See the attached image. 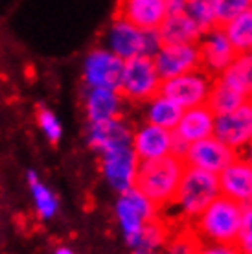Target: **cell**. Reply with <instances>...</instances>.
Instances as JSON below:
<instances>
[{"mask_svg": "<svg viewBox=\"0 0 252 254\" xmlns=\"http://www.w3.org/2000/svg\"><path fill=\"white\" fill-rule=\"evenodd\" d=\"M219 195L221 191L217 175L186 166L175 197L164 210H173V216L179 221L191 223Z\"/></svg>", "mask_w": 252, "mask_h": 254, "instance_id": "cell-1", "label": "cell"}, {"mask_svg": "<svg viewBox=\"0 0 252 254\" xmlns=\"http://www.w3.org/2000/svg\"><path fill=\"white\" fill-rule=\"evenodd\" d=\"M184 168L186 164L179 155H166L162 159L144 160L138 166L134 188H138L158 208L164 210L175 197Z\"/></svg>", "mask_w": 252, "mask_h": 254, "instance_id": "cell-2", "label": "cell"}, {"mask_svg": "<svg viewBox=\"0 0 252 254\" xmlns=\"http://www.w3.org/2000/svg\"><path fill=\"white\" fill-rule=\"evenodd\" d=\"M241 223V204L219 195L189 223L201 243H234Z\"/></svg>", "mask_w": 252, "mask_h": 254, "instance_id": "cell-3", "label": "cell"}, {"mask_svg": "<svg viewBox=\"0 0 252 254\" xmlns=\"http://www.w3.org/2000/svg\"><path fill=\"white\" fill-rule=\"evenodd\" d=\"M105 41H107V50H111L114 56H118L124 61L138 56L153 58L162 46L157 30H142L118 17H114Z\"/></svg>", "mask_w": 252, "mask_h": 254, "instance_id": "cell-4", "label": "cell"}, {"mask_svg": "<svg viewBox=\"0 0 252 254\" xmlns=\"http://www.w3.org/2000/svg\"><path fill=\"white\" fill-rule=\"evenodd\" d=\"M162 79L158 76L153 58L138 56V58L127 59L124 63V72L118 85L124 100L134 103H145L153 96L160 92Z\"/></svg>", "mask_w": 252, "mask_h": 254, "instance_id": "cell-5", "label": "cell"}, {"mask_svg": "<svg viewBox=\"0 0 252 254\" xmlns=\"http://www.w3.org/2000/svg\"><path fill=\"white\" fill-rule=\"evenodd\" d=\"M114 210H116V219H118V225L127 243H131L136 238L145 223L157 219L162 214V210L138 188H131L120 193Z\"/></svg>", "mask_w": 252, "mask_h": 254, "instance_id": "cell-6", "label": "cell"}, {"mask_svg": "<svg viewBox=\"0 0 252 254\" xmlns=\"http://www.w3.org/2000/svg\"><path fill=\"white\" fill-rule=\"evenodd\" d=\"M212 83H214V77L208 72L197 68L183 76L164 79L160 85V92L184 111V109L206 105Z\"/></svg>", "mask_w": 252, "mask_h": 254, "instance_id": "cell-7", "label": "cell"}, {"mask_svg": "<svg viewBox=\"0 0 252 254\" xmlns=\"http://www.w3.org/2000/svg\"><path fill=\"white\" fill-rule=\"evenodd\" d=\"M140 160L131 144L113 147L101 153V172L111 188L118 193L131 190L136 185Z\"/></svg>", "mask_w": 252, "mask_h": 254, "instance_id": "cell-8", "label": "cell"}, {"mask_svg": "<svg viewBox=\"0 0 252 254\" xmlns=\"http://www.w3.org/2000/svg\"><path fill=\"white\" fill-rule=\"evenodd\" d=\"M236 155L238 153L234 151L232 147H228L225 142H221L217 136L212 134V136H206L199 142L189 144L184 149L181 159L184 160V164L188 168H197V170L217 175L228 162H232Z\"/></svg>", "mask_w": 252, "mask_h": 254, "instance_id": "cell-9", "label": "cell"}, {"mask_svg": "<svg viewBox=\"0 0 252 254\" xmlns=\"http://www.w3.org/2000/svg\"><path fill=\"white\" fill-rule=\"evenodd\" d=\"M214 136L241 153L252 140V100H247L227 115L215 116Z\"/></svg>", "mask_w": 252, "mask_h": 254, "instance_id": "cell-10", "label": "cell"}, {"mask_svg": "<svg viewBox=\"0 0 252 254\" xmlns=\"http://www.w3.org/2000/svg\"><path fill=\"white\" fill-rule=\"evenodd\" d=\"M199 59H201V68L208 72L212 77L221 76L227 66L232 63L238 52L234 50L232 43L228 41L227 33L223 26H214L206 32H202L199 39Z\"/></svg>", "mask_w": 252, "mask_h": 254, "instance_id": "cell-11", "label": "cell"}, {"mask_svg": "<svg viewBox=\"0 0 252 254\" xmlns=\"http://www.w3.org/2000/svg\"><path fill=\"white\" fill-rule=\"evenodd\" d=\"M214 124L215 115L208 109V105L184 109L179 122H177L175 129H173V136H175L173 155L183 157L184 149L189 144L199 142L206 136H212L214 134Z\"/></svg>", "mask_w": 252, "mask_h": 254, "instance_id": "cell-12", "label": "cell"}, {"mask_svg": "<svg viewBox=\"0 0 252 254\" xmlns=\"http://www.w3.org/2000/svg\"><path fill=\"white\" fill-rule=\"evenodd\" d=\"M153 63H155V68H157L162 81L188 74L191 70L201 68L199 46H197V43L162 45L157 50V54L153 56Z\"/></svg>", "mask_w": 252, "mask_h": 254, "instance_id": "cell-13", "label": "cell"}, {"mask_svg": "<svg viewBox=\"0 0 252 254\" xmlns=\"http://www.w3.org/2000/svg\"><path fill=\"white\" fill-rule=\"evenodd\" d=\"M124 59L114 56L107 48L90 52L85 59L83 76L88 89H118L124 72Z\"/></svg>", "mask_w": 252, "mask_h": 254, "instance_id": "cell-14", "label": "cell"}, {"mask_svg": "<svg viewBox=\"0 0 252 254\" xmlns=\"http://www.w3.org/2000/svg\"><path fill=\"white\" fill-rule=\"evenodd\" d=\"M131 147L132 151L136 153L140 162L162 159L166 155H173L175 136H173V131H170V129L144 122L142 126L132 131Z\"/></svg>", "mask_w": 252, "mask_h": 254, "instance_id": "cell-15", "label": "cell"}, {"mask_svg": "<svg viewBox=\"0 0 252 254\" xmlns=\"http://www.w3.org/2000/svg\"><path fill=\"white\" fill-rule=\"evenodd\" d=\"M217 181L221 195L232 199L241 206L252 203V166L240 153L217 173Z\"/></svg>", "mask_w": 252, "mask_h": 254, "instance_id": "cell-16", "label": "cell"}, {"mask_svg": "<svg viewBox=\"0 0 252 254\" xmlns=\"http://www.w3.org/2000/svg\"><path fill=\"white\" fill-rule=\"evenodd\" d=\"M166 0H118L116 17L142 30H158L166 19Z\"/></svg>", "mask_w": 252, "mask_h": 254, "instance_id": "cell-17", "label": "cell"}, {"mask_svg": "<svg viewBox=\"0 0 252 254\" xmlns=\"http://www.w3.org/2000/svg\"><path fill=\"white\" fill-rule=\"evenodd\" d=\"M132 129L131 126L124 122L122 118H113V120L103 122H90L87 131V140L90 147L96 151H107L113 147H120L131 144Z\"/></svg>", "mask_w": 252, "mask_h": 254, "instance_id": "cell-18", "label": "cell"}, {"mask_svg": "<svg viewBox=\"0 0 252 254\" xmlns=\"http://www.w3.org/2000/svg\"><path fill=\"white\" fill-rule=\"evenodd\" d=\"M158 37L162 45H188L199 43L202 35L201 26L189 17L188 13L166 15L162 24L158 26Z\"/></svg>", "mask_w": 252, "mask_h": 254, "instance_id": "cell-19", "label": "cell"}, {"mask_svg": "<svg viewBox=\"0 0 252 254\" xmlns=\"http://www.w3.org/2000/svg\"><path fill=\"white\" fill-rule=\"evenodd\" d=\"M124 96L118 89H88L85 111L88 122H103L120 118Z\"/></svg>", "mask_w": 252, "mask_h": 254, "instance_id": "cell-20", "label": "cell"}, {"mask_svg": "<svg viewBox=\"0 0 252 254\" xmlns=\"http://www.w3.org/2000/svg\"><path fill=\"white\" fill-rule=\"evenodd\" d=\"M145 105V122L155 124L158 127H164L173 131L177 126V122L183 115V109L179 107L175 102H171L168 96L162 92H158L157 96H153L151 100H147Z\"/></svg>", "mask_w": 252, "mask_h": 254, "instance_id": "cell-21", "label": "cell"}, {"mask_svg": "<svg viewBox=\"0 0 252 254\" xmlns=\"http://www.w3.org/2000/svg\"><path fill=\"white\" fill-rule=\"evenodd\" d=\"M171 227L166 221H162L160 217L147 221L142 227L136 238L129 243V247L132 251H145V253H158L164 247L168 238L171 234Z\"/></svg>", "mask_w": 252, "mask_h": 254, "instance_id": "cell-22", "label": "cell"}, {"mask_svg": "<svg viewBox=\"0 0 252 254\" xmlns=\"http://www.w3.org/2000/svg\"><path fill=\"white\" fill-rule=\"evenodd\" d=\"M219 77H223L230 87L245 96L247 100H252V56L249 52L236 54L232 63L228 64L227 70Z\"/></svg>", "mask_w": 252, "mask_h": 254, "instance_id": "cell-23", "label": "cell"}, {"mask_svg": "<svg viewBox=\"0 0 252 254\" xmlns=\"http://www.w3.org/2000/svg\"><path fill=\"white\" fill-rule=\"evenodd\" d=\"M243 102H247L245 96L240 94L234 87H230L223 77H214L206 105H208V109L215 116L227 115V113L234 111L236 107H240Z\"/></svg>", "mask_w": 252, "mask_h": 254, "instance_id": "cell-24", "label": "cell"}, {"mask_svg": "<svg viewBox=\"0 0 252 254\" xmlns=\"http://www.w3.org/2000/svg\"><path fill=\"white\" fill-rule=\"evenodd\" d=\"M223 30L227 33L228 41L232 43L234 50L238 54H247L252 48V6L247 7L245 11L236 15L234 19L227 20Z\"/></svg>", "mask_w": 252, "mask_h": 254, "instance_id": "cell-25", "label": "cell"}, {"mask_svg": "<svg viewBox=\"0 0 252 254\" xmlns=\"http://www.w3.org/2000/svg\"><path fill=\"white\" fill-rule=\"evenodd\" d=\"M199 247H201V242L191 232V229H181L177 232L171 230L162 251H164V254H197Z\"/></svg>", "mask_w": 252, "mask_h": 254, "instance_id": "cell-26", "label": "cell"}, {"mask_svg": "<svg viewBox=\"0 0 252 254\" xmlns=\"http://www.w3.org/2000/svg\"><path fill=\"white\" fill-rule=\"evenodd\" d=\"M184 13H188L189 17L201 26L202 32H206L210 28L217 26L214 0H188L186 11Z\"/></svg>", "mask_w": 252, "mask_h": 254, "instance_id": "cell-27", "label": "cell"}, {"mask_svg": "<svg viewBox=\"0 0 252 254\" xmlns=\"http://www.w3.org/2000/svg\"><path fill=\"white\" fill-rule=\"evenodd\" d=\"M30 186H32V193L33 199H35V204H37L39 212L43 217H50L54 216V212L57 208V201L54 199V195L50 193L48 188H44L35 173H30Z\"/></svg>", "mask_w": 252, "mask_h": 254, "instance_id": "cell-28", "label": "cell"}, {"mask_svg": "<svg viewBox=\"0 0 252 254\" xmlns=\"http://www.w3.org/2000/svg\"><path fill=\"white\" fill-rule=\"evenodd\" d=\"M234 243L241 254H252V203L241 206L240 230Z\"/></svg>", "mask_w": 252, "mask_h": 254, "instance_id": "cell-29", "label": "cell"}, {"mask_svg": "<svg viewBox=\"0 0 252 254\" xmlns=\"http://www.w3.org/2000/svg\"><path fill=\"white\" fill-rule=\"evenodd\" d=\"M252 6V0H214L215 19L217 24H225L227 20L234 19L236 15L245 11L247 7Z\"/></svg>", "mask_w": 252, "mask_h": 254, "instance_id": "cell-30", "label": "cell"}, {"mask_svg": "<svg viewBox=\"0 0 252 254\" xmlns=\"http://www.w3.org/2000/svg\"><path fill=\"white\" fill-rule=\"evenodd\" d=\"M39 126L44 131V134L52 140V142H57L59 136H61V126L54 115H52L48 109H41L39 111Z\"/></svg>", "mask_w": 252, "mask_h": 254, "instance_id": "cell-31", "label": "cell"}, {"mask_svg": "<svg viewBox=\"0 0 252 254\" xmlns=\"http://www.w3.org/2000/svg\"><path fill=\"white\" fill-rule=\"evenodd\" d=\"M197 254H241L236 243H201Z\"/></svg>", "mask_w": 252, "mask_h": 254, "instance_id": "cell-32", "label": "cell"}, {"mask_svg": "<svg viewBox=\"0 0 252 254\" xmlns=\"http://www.w3.org/2000/svg\"><path fill=\"white\" fill-rule=\"evenodd\" d=\"M186 4H188V0H166V9H168V15L184 13L186 11Z\"/></svg>", "mask_w": 252, "mask_h": 254, "instance_id": "cell-33", "label": "cell"}, {"mask_svg": "<svg viewBox=\"0 0 252 254\" xmlns=\"http://www.w3.org/2000/svg\"><path fill=\"white\" fill-rule=\"evenodd\" d=\"M240 155L247 160V162H249V164L252 166V140L249 142V144H247L245 147H243V151H241Z\"/></svg>", "mask_w": 252, "mask_h": 254, "instance_id": "cell-34", "label": "cell"}, {"mask_svg": "<svg viewBox=\"0 0 252 254\" xmlns=\"http://www.w3.org/2000/svg\"><path fill=\"white\" fill-rule=\"evenodd\" d=\"M56 254H74V253H72V251H68V249H59Z\"/></svg>", "mask_w": 252, "mask_h": 254, "instance_id": "cell-35", "label": "cell"}, {"mask_svg": "<svg viewBox=\"0 0 252 254\" xmlns=\"http://www.w3.org/2000/svg\"><path fill=\"white\" fill-rule=\"evenodd\" d=\"M132 254H158V253H145V251H134Z\"/></svg>", "mask_w": 252, "mask_h": 254, "instance_id": "cell-36", "label": "cell"}, {"mask_svg": "<svg viewBox=\"0 0 252 254\" xmlns=\"http://www.w3.org/2000/svg\"><path fill=\"white\" fill-rule=\"evenodd\" d=\"M249 54H251V56H252V48H251V52H249Z\"/></svg>", "mask_w": 252, "mask_h": 254, "instance_id": "cell-37", "label": "cell"}]
</instances>
